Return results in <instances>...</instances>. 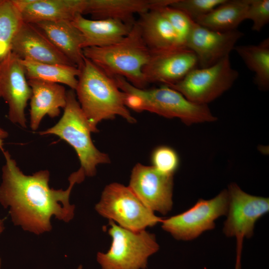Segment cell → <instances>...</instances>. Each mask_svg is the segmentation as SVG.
<instances>
[{
    "instance_id": "cell-18",
    "label": "cell",
    "mask_w": 269,
    "mask_h": 269,
    "mask_svg": "<svg viewBox=\"0 0 269 269\" xmlns=\"http://www.w3.org/2000/svg\"><path fill=\"white\" fill-rule=\"evenodd\" d=\"M32 90L30 102V127L37 130L46 115L51 118L58 117L60 109L66 103L65 87L57 83L37 80H28Z\"/></svg>"
},
{
    "instance_id": "cell-16",
    "label": "cell",
    "mask_w": 269,
    "mask_h": 269,
    "mask_svg": "<svg viewBox=\"0 0 269 269\" xmlns=\"http://www.w3.org/2000/svg\"><path fill=\"white\" fill-rule=\"evenodd\" d=\"M20 12L23 22L72 21L83 14L86 0H12Z\"/></svg>"
},
{
    "instance_id": "cell-35",
    "label": "cell",
    "mask_w": 269,
    "mask_h": 269,
    "mask_svg": "<svg viewBox=\"0 0 269 269\" xmlns=\"http://www.w3.org/2000/svg\"><path fill=\"white\" fill-rule=\"evenodd\" d=\"M0 97H1L0 89Z\"/></svg>"
},
{
    "instance_id": "cell-1",
    "label": "cell",
    "mask_w": 269,
    "mask_h": 269,
    "mask_svg": "<svg viewBox=\"0 0 269 269\" xmlns=\"http://www.w3.org/2000/svg\"><path fill=\"white\" fill-rule=\"evenodd\" d=\"M2 151L5 163L2 167L0 204L8 209L14 225L40 235L52 230V217L65 223L73 219L75 206L70 203V196L74 185L85 178L82 169L70 175L66 190L54 189L49 185L48 170L25 174L9 152Z\"/></svg>"
},
{
    "instance_id": "cell-3",
    "label": "cell",
    "mask_w": 269,
    "mask_h": 269,
    "mask_svg": "<svg viewBox=\"0 0 269 269\" xmlns=\"http://www.w3.org/2000/svg\"><path fill=\"white\" fill-rule=\"evenodd\" d=\"M114 78L124 93L126 106L134 111H148L167 118H178L187 125L217 120L207 105L193 103L166 85L139 89L122 77Z\"/></svg>"
},
{
    "instance_id": "cell-19",
    "label": "cell",
    "mask_w": 269,
    "mask_h": 269,
    "mask_svg": "<svg viewBox=\"0 0 269 269\" xmlns=\"http://www.w3.org/2000/svg\"><path fill=\"white\" fill-rule=\"evenodd\" d=\"M35 25L54 46L79 69L84 62V38L72 21H41Z\"/></svg>"
},
{
    "instance_id": "cell-2",
    "label": "cell",
    "mask_w": 269,
    "mask_h": 269,
    "mask_svg": "<svg viewBox=\"0 0 269 269\" xmlns=\"http://www.w3.org/2000/svg\"><path fill=\"white\" fill-rule=\"evenodd\" d=\"M75 90L76 97L93 133L103 120L120 116L130 123L136 122L125 105L124 93L114 78L84 57Z\"/></svg>"
},
{
    "instance_id": "cell-6",
    "label": "cell",
    "mask_w": 269,
    "mask_h": 269,
    "mask_svg": "<svg viewBox=\"0 0 269 269\" xmlns=\"http://www.w3.org/2000/svg\"><path fill=\"white\" fill-rule=\"evenodd\" d=\"M109 226L111 247L107 252L97 255L102 269H145L148 258L159 250L154 234L145 230L131 231L111 220Z\"/></svg>"
},
{
    "instance_id": "cell-10",
    "label": "cell",
    "mask_w": 269,
    "mask_h": 269,
    "mask_svg": "<svg viewBox=\"0 0 269 269\" xmlns=\"http://www.w3.org/2000/svg\"><path fill=\"white\" fill-rule=\"evenodd\" d=\"M227 190L229 206L223 232L236 238V260H241L244 239L252 237L256 222L269 212V199L248 194L235 183Z\"/></svg>"
},
{
    "instance_id": "cell-14",
    "label": "cell",
    "mask_w": 269,
    "mask_h": 269,
    "mask_svg": "<svg viewBox=\"0 0 269 269\" xmlns=\"http://www.w3.org/2000/svg\"><path fill=\"white\" fill-rule=\"evenodd\" d=\"M198 68L195 54L186 48L151 52L142 68L147 84L160 83L169 85L181 80L189 72Z\"/></svg>"
},
{
    "instance_id": "cell-7",
    "label": "cell",
    "mask_w": 269,
    "mask_h": 269,
    "mask_svg": "<svg viewBox=\"0 0 269 269\" xmlns=\"http://www.w3.org/2000/svg\"><path fill=\"white\" fill-rule=\"evenodd\" d=\"M95 209L102 217L133 231L153 227L162 219L147 207L129 186L117 182L105 187Z\"/></svg>"
},
{
    "instance_id": "cell-26",
    "label": "cell",
    "mask_w": 269,
    "mask_h": 269,
    "mask_svg": "<svg viewBox=\"0 0 269 269\" xmlns=\"http://www.w3.org/2000/svg\"><path fill=\"white\" fill-rule=\"evenodd\" d=\"M168 20L174 30L182 47L186 48L185 44L194 22L182 11L166 5L156 8Z\"/></svg>"
},
{
    "instance_id": "cell-21",
    "label": "cell",
    "mask_w": 269,
    "mask_h": 269,
    "mask_svg": "<svg viewBox=\"0 0 269 269\" xmlns=\"http://www.w3.org/2000/svg\"><path fill=\"white\" fill-rule=\"evenodd\" d=\"M136 22L142 39L151 52L182 47L168 20L156 9L139 14Z\"/></svg>"
},
{
    "instance_id": "cell-11",
    "label": "cell",
    "mask_w": 269,
    "mask_h": 269,
    "mask_svg": "<svg viewBox=\"0 0 269 269\" xmlns=\"http://www.w3.org/2000/svg\"><path fill=\"white\" fill-rule=\"evenodd\" d=\"M26 79L20 59L10 52L0 62L1 97L8 106V120L23 128L27 127L25 109L32 95Z\"/></svg>"
},
{
    "instance_id": "cell-24",
    "label": "cell",
    "mask_w": 269,
    "mask_h": 269,
    "mask_svg": "<svg viewBox=\"0 0 269 269\" xmlns=\"http://www.w3.org/2000/svg\"><path fill=\"white\" fill-rule=\"evenodd\" d=\"M235 50L248 68L255 74L254 82L259 90L269 88V38L257 45L235 46Z\"/></svg>"
},
{
    "instance_id": "cell-28",
    "label": "cell",
    "mask_w": 269,
    "mask_h": 269,
    "mask_svg": "<svg viewBox=\"0 0 269 269\" xmlns=\"http://www.w3.org/2000/svg\"><path fill=\"white\" fill-rule=\"evenodd\" d=\"M226 0H174L169 5L185 13L193 21Z\"/></svg>"
},
{
    "instance_id": "cell-8",
    "label": "cell",
    "mask_w": 269,
    "mask_h": 269,
    "mask_svg": "<svg viewBox=\"0 0 269 269\" xmlns=\"http://www.w3.org/2000/svg\"><path fill=\"white\" fill-rule=\"evenodd\" d=\"M239 75L228 56L211 66L195 68L180 81L166 86L193 103L207 105L228 91Z\"/></svg>"
},
{
    "instance_id": "cell-9",
    "label": "cell",
    "mask_w": 269,
    "mask_h": 269,
    "mask_svg": "<svg viewBox=\"0 0 269 269\" xmlns=\"http://www.w3.org/2000/svg\"><path fill=\"white\" fill-rule=\"evenodd\" d=\"M228 206V192L224 190L212 199H199L182 213L162 219L161 227L176 240H192L214 229L215 220L227 214Z\"/></svg>"
},
{
    "instance_id": "cell-25",
    "label": "cell",
    "mask_w": 269,
    "mask_h": 269,
    "mask_svg": "<svg viewBox=\"0 0 269 269\" xmlns=\"http://www.w3.org/2000/svg\"><path fill=\"white\" fill-rule=\"evenodd\" d=\"M23 22L12 0H0V62L11 52L12 41Z\"/></svg>"
},
{
    "instance_id": "cell-22",
    "label": "cell",
    "mask_w": 269,
    "mask_h": 269,
    "mask_svg": "<svg viewBox=\"0 0 269 269\" xmlns=\"http://www.w3.org/2000/svg\"><path fill=\"white\" fill-rule=\"evenodd\" d=\"M250 0H226L207 14L195 21L212 30L225 32L237 29L245 19Z\"/></svg>"
},
{
    "instance_id": "cell-5",
    "label": "cell",
    "mask_w": 269,
    "mask_h": 269,
    "mask_svg": "<svg viewBox=\"0 0 269 269\" xmlns=\"http://www.w3.org/2000/svg\"><path fill=\"white\" fill-rule=\"evenodd\" d=\"M93 131L84 115L74 90L66 92V103L63 114L53 127L41 131L40 135L54 134L69 143L75 150L85 176L93 177L97 166L110 162L108 154L100 151L94 144L91 133Z\"/></svg>"
},
{
    "instance_id": "cell-34",
    "label": "cell",
    "mask_w": 269,
    "mask_h": 269,
    "mask_svg": "<svg viewBox=\"0 0 269 269\" xmlns=\"http://www.w3.org/2000/svg\"><path fill=\"white\" fill-rule=\"evenodd\" d=\"M0 149L2 151L4 150L3 149H2V148L0 147Z\"/></svg>"
},
{
    "instance_id": "cell-29",
    "label": "cell",
    "mask_w": 269,
    "mask_h": 269,
    "mask_svg": "<svg viewBox=\"0 0 269 269\" xmlns=\"http://www.w3.org/2000/svg\"><path fill=\"white\" fill-rule=\"evenodd\" d=\"M245 19L252 20V29L260 32L269 22V0H250Z\"/></svg>"
},
{
    "instance_id": "cell-31",
    "label": "cell",
    "mask_w": 269,
    "mask_h": 269,
    "mask_svg": "<svg viewBox=\"0 0 269 269\" xmlns=\"http://www.w3.org/2000/svg\"><path fill=\"white\" fill-rule=\"evenodd\" d=\"M5 229L4 221L0 218V235L2 234Z\"/></svg>"
},
{
    "instance_id": "cell-13",
    "label": "cell",
    "mask_w": 269,
    "mask_h": 269,
    "mask_svg": "<svg viewBox=\"0 0 269 269\" xmlns=\"http://www.w3.org/2000/svg\"><path fill=\"white\" fill-rule=\"evenodd\" d=\"M243 35L244 33L238 29L216 31L194 22L185 47L196 56L198 68H204L214 65L229 56Z\"/></svg>"
},
{
    "instance_id": "cell-15",
    "label": "cell",
    "mask_w": 269,
    "mask_h": 269,
    "mask_svg": "<svg viewBox=\"0 0 269 269\" xmlns=\"http://www.w3.org/2000/svg\"><path fill=\"white\" fill-rule=\"evenodd\" d=\"M11 52L21 60L73 65L42 31L31 23L23 22L12 41Z\"/></svg>"
},
{
    "instance_id": "cell-27",
    "label": "cell",
    "mask_w": 269,
    "mask_h": 269,
    "mask_svg": "<svg viewBox=\"0 0 269 269\" xmlns=\"http://www.w3.org/2000/svg\"><path fill=\"white\" fill-rule=\"evenodd\" d=\"M152 166L160 172L173 176L179 166V157L176 151L168 146L156 147L151 154Z\"/></svg>"
},
{
    "instance_id": "cell-4",
    "label": "cell",
    "mask_w": 269,
    "mask_h": 269,
    "mask_svg": "<svg viewBox=\"0 0 269 269\" xmlns=\"http://www.w3.org/2000/svg\"><path fill=\"white\" fill-rule=\"evenodd\" d=\"M83 53L111 77H122L139 89H145L148 85L142 68L148 62L151 51L142 39L136 21L129 34L120 42L104 47L85 48Z\"/></svg>"
},
{
    "instance_id": "cell-30",
    "label": "cell",
    "mask_w": 269,
    "mask_h": 269,
    "mask_svg": "<svg viewBox=\"0 0 269 269\" xmlns=\"http://www.w3.org/2000/svg\"><path fill=\"white\" fill-rule=\"evenodd\" d=\"M7 136V132L0 127V146L2 149H3V140L6 138Z\"/></svg>"
},
{
    "instance_id": "cell-33",
    "label": "cell",
    "mask_w": 269,
    "mask_h": 269,
    "mask_svg": "<svg viewBox=\"0 0 269 269\" xmlns=\"http://www.w3.org/2000/svg\"><path fill=\"white\" fill-rule=\"evenodd\" d=\"M1 259L0 257V269L1 268Z\"/></svg>"
},
{
    "instance_id": "cell-23",
    "label": "cell",
    "mask_w": 269,
    "mask_h": 269,
    "mask_svg": "<svg viewBox=\"0 0 269 269\" xmlns=\"http://www.w3.org/2000/svg\"><path fill=\"white\" fill-rule=\"evenodd\" d=\"M28 80L61 83L75 90L80 70L74 65L39 63L21 60Z\"/></svg>"
},
{
    "instance_id": "cell-17",
    "label": "cell",
    "mask_w": 269,
    "mask_h": 269,
    "mask_svg": "<svg viewBox=\"0 0 269 269\" xmlns=\"http://www.w3.org/2000/svg\"><path fill=\"white\" fill-rule=\"evenodd\" d=\"M174 0H86L83 14L95 19L111 18L133 25L134 15L169 5Z\"/></svg>"
},
{
    "instance_id": "cell-32",
    "label": "cell",
    "mask_w": 269,
    "mask_h": 269,
    "mask_svg": "<svg viewBox=\"0 0 269 269\" xmlns=\"http://www.w3.org/2000/svg\"><path fill=\"white\" fill-rule=\"evenodd\" d=\"M77 269H83V266L80 265L78 267Z\"/></svg>"
},
{
    "instance_id": "cell-20",
    "label": "cell",
    "mask_w": 269,
    "mask_h": 269,
    "mask_svg": "<svg viewBox=\"0 0 269 269\" xmlns=\"http://www.w3.org/2000/svg\"><path fill=\"white\" fill-rule=\"evenodd\" d=\"M72 22L83 35V49L104 47L119 42L129 34L133 25L111 18L89 19L80 14Z\"/></svg>"
},
{
    "instance_id": "cell-12",
    "label": "cell",
    "mask_w": 269,
    "mask_h": 269,
    "mask_svg": "<svg viewBox=\"0 0 269 269\" xmlns=\"http://www.w3.org/2000/svg\"><path fill=\"white\" fill-rule=\"evenodd\" d=\"M129 187L153 212L165 215L171 211L173 176L163 174L152 166L137 163L132 170Z\"/></svg>"
}]
</instances>
